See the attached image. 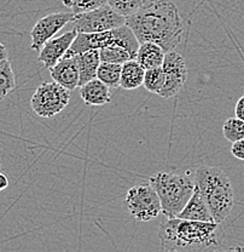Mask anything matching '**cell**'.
<instances>
[{
    "label": "cell",
    "instance_id": "6da1fadb",
    "mask_svg": "<svg viewBox=\"0 0 244 252\" xmlns=\"http://www.w3.org/2000/svg\"><path fill=\"white\" fill-rule=\"evenodd\" d=\"M139 44L151 41L173 51L183 40V20L179 10L169 0H145L136 14L126 17Z\"/></svg>",
    "mask_w": 244,
    "mask_h": 252
},
{
    "label": "cell",
    "instance_id": "7a4b0ae2",
    "mask_svg": "<svg viewBox=\"0 0 244 252\" xmlns=\"http://www.w3.org/2000/svg\"><path fill=\"white\" fill-rule=\"evenodd\" d=\"M159 236L162 251H217L222 248L225 232L221 223L173 217L160 225Z\"/></svg>",
    "mask_w": 244,
    "mask_h": 252
},
{
    "label": "cell",
    "instance_id": "3957f363",
    "mask_svg": "<svg viewBox=\"0 0 244 252\" xmlns=\"http://www.w3.org/2000/svg\"><path fill=\"white\" fill-rule=\"evenodd\" d=\"M195 182L208 205L214 222H224L235 206V191L226 172L217 166L202 165L196 170Z\"/></svg>",
    "mask_w": 244,
    "mask_h": 252
},
{
    "label": "cell",
    "instance_id": "277c9868",
    "mask_svg": "<svg viewBox=\"0 0 244 252\" xmlns=\"http://www.w3.org/2000/svg\"><path fill=\"white\" fill-rule=\"evenodd\" d=\"M149 181L159 195L162 214L167 219L178 217L192 195L196 186L195 177L189 171L185 173L157 172Z\"/></svg>",
    "mask_w": 244,
    "mask_h": 252
},
{
    "label": "cell",
    "instance_id": "5b68a950",
    "mask_svg": "<svg viewBox=\"0 0 244 252\" xmlns=\"http://www.w3.org/2000/svg\"><path fill=\"white\" fill-rule=\"evenodd\" d=\"M120 45L130 51L133 59L137 57L139 41L127 25L99 33H78L64 57L77 56L90 50H101L106 46Z\"/></svg>",
    "mask_w": 244,
    "mask_h": 252
},
{
    "label": "cell",
    "instance_id": "8992f818",
    "mask_svg": "<svg viewBox=\"0 0 244 252\" xmlns=\"http://www.w3.org/2000/svg\"><path fill=\"white\" fill-rule=\"evenodd\" d=\"M70 93L56 81L43 83L36 88L30 99L31 109L41 118H52L69 104Z\"/></svg>",
    "mask_w": 244,
    "mask_h": 252
},
{
    "label": "cell",
    "instance_id": "52a82bcc",
    "mask_svg": "<svg viewBox=\"0 0 244 252\" xmlns=\"http://www.w3.org/2000/svg\"><path fill=\"white\" fill-rule=\"evenodd\" d=\"M126 205L138 222H149L162 212L161 201L151 185L135 186L126 194Z\"/></svg>",
    "mask_w": 244,
    "mask_h": 252
},
{
    "label": "cell",
    "instance_id": "ba28073f",
    "mask_svg": "<svg viewBox=\"0 0 244 252\" xmlns=\"http://www.w3.org/2000/svg\"><path fill=\"white\" fill-rule=\"evenodd\" d=\"M73 28L78 33H99L114 30L120 26L126 25V17H123L106 4L91 11L75 14Z\"/></svg>",
    "mask_w": 244,
    "mask_h": 252
},
{
    "label": "cell",
    "instance_id": "9c48e42d",
    "mask_svg": "<svg viewBox=\"0 0 244 252\" xmlns=\"http://www.w3.org/2000/svg\"><path fill=\"white\" fill-rule=\"evenodd\" d=\"M162 69L164 74L163 88L160 91L159 96L163 98H172L175 94L180 93V90L185 85L188 78V68L184 57L178 52L168 51L164 55Z\"/></svg>",
    "mask_w": 244,
    "mask_h": 252
},
{
    "label": "cell",
    "instance_id": "30bf717a",
    "mask_svg": "<svg viewBox=\"0 0 244 252\" xmlns=\"http://www.w3.org/2000/svg\"><path fill=\"white\" fill-rule=\"evenodd\" d=\"M74 17V12H54L40 18L30 32L31 49L40 51L44 44L58 33L65 25L72 22Z\"/></svg>",
    "mask_w": 244,
    "mask_h": 252
},
{
    "label": "cell",
    "instance_id": "8fae6325",
    "mask_svg": "<svg viewBox=\"0 0 244 252\" xmlns=\"http://www.w3.org/2000/svg\"><path fill=\"white\" fill-rule=\"evenodd\" d=\"M78 31L77 30H70L65 32L64 34L59 36H52L51 39L46 41L44 44L43 47L39 51V57L38 61L41 62L45 68H51L56 64L59 60H62L64 57V55L67 54L68 49L73 44L74 39L77 38Z\"/></svg>",
    "mask_w": 244,
    "mask_h": 252
},
{
    "label": "cell",
    "instance_id": "7c38bea8",
    "mask_svg": "<svg viewBox=\"0 0 244 252\" xmlns=\"http://www.w3.org/2000/svg\"><path fill=\"white\" fill-rule=\"evenodd\" d=\"M50 74L54 81L68 90L79 88V67L77 57H63L54 67L50 68Z\"/></svg>",
    "mask_w": 244,
    "mask_h": 252
},
{
    "label": "cell",
    "instance_id": "4fadbf2b",
    "mask_svg": "<svg viewBox=\"0 0 244 252\" xmlns=\"http://www.w3.org/2000/svg\"><path fill=\"white\" fill-rule=\"evenodd\" d=\"M178 217L184 220H201V222H214L213 216H212L211 211H209L208 205H207L197 186H195L192 195L189 199L188 204L179 212Z\"/></svg>",
    "mask_w": 244,
    "mask_h": 252
},
{
    "label": "cell",
    "instance_id": "5bb4252c",
    "mask_svg": "<svg viewBox=\"0 0 244 252\" xmlns=\"http://www.w3.org/2000/svg\"><path fill=\"white\" fill-rule=\"evenodd\" d=\"M81 98L88 106H106L111 102L110 88L98 78L92 79L91 81L81 86Z\"/></svg>",
    "mask_w": 244,
    "mask_h": 252
},
{
    "label": "cell",
    "instance_id": "9a60e30c",
    "mask_svg": "<svg viewBox=\"0 0 244 252\" xmlns=\"http://www.w3.org/2000/svg\"><path fill=\"white\" fill-rule=\"evenodd\" d=\"M77 61L79 67V88L97 78V70L101 64L99 50H90L77 55Z\"/></svg>",
    "mask_w": 244,
    "mask_h": 252
},
{
    "label": "cell",
    "instance_id": "2e32d148",
    "mask_svg": "<svg viewBox=\"0 0 244 252\" xmlns=\"http://www.w3.org/2000/svg\"><path fill=\"white\" fill-rule=\"evenodd\" d=\"M164 55L166 52L161 46L151 43V41H145L139 45L136 60L146 70L150 68L161 67L164 60Z\"/></svg>",
    "mask_w": 244,
    "mask_h": 252
},
{
    "label": "cell",
    "instance_id": "e0dca14e",
    "mask_svg": "<svg viewBox=\"0 0 244 252\" xmlns=\"http://www.w3.org/2000/svg\"><path fill=\"white\" fill-rule=\"evenodd\" d=\"M145 69L139 64L137 60H130L122 64L120 88L123 90H136L143 85Z\"/></svg>",
    "mask_w": 244,
    "mask_h": 252
},
{
    "label": "cell",
    "instance_id": "ac0fdd59",
    "mask_svg": "<svg viewBox=\"0 0 244 252\" xmlns=\"http://www.w3.org/2000/svg\"><path fill=\"white\" fill-rule=\"evenodd\" d=\"M122 64L116 63L101 62L98 70H97V78L103 81L110 89L120 88V80H121Z\"/></svg>",
    "mask_w": 244,
    "mask_h": 252
},
{
    "label": "cell",
    "instance_id": "d6986e66",
    "mask_svg": "<svg viewBox=\"0 0 244 252\" xmlns=\"http://www.w3.org/2000/svg\"><path fill=\"white\" fill-rule=\"evenodd\" d=\"M16 89V77L9 59L0 62V99H4Z\"/></svg>",
    "mask_w": 244,
    "mask_h": 252
},
{
    "label": "cell",
    "instance_id": "ffe728a7",
    "mask_svg": "<svg viewBox=\"0 0 244 252\" xmlns=\"http://www.w3.org/2000/svg\"><path fill=\"white\" fill-rule=\"evenodd\" d=\"M99 57L101 62L116 63V64H123L130 60H135L128 50L120 45H110L99 50Z\"/></svg>",
    "mask_w": 244,
    "mask_h": 252
},
{
    "label": "cell",
    "instance_id": "44dd1931",
    "mask_svg": "<svg viewBox=\"0 0 244 252\" xmlns=\"http://www.w3.org/2000/svg\"><path fill=\"white\" fill-rule=\"evenodd\" d=\"M164 84V74L163 69L161 67L150 68V69L145 70V75H144L143 85L149 93H153L159 94L161 89L163 88Z\"/></svg>",
    "mask_w": 244,
    "mask_h": 252
},
{
    "label": "cell",
    "instance_id": "7402d4cb",
    "mask_svg": "<svg viewBox=\"0 0 244 252\" xmlns=\"http://www.w3.org/2000/svg\"><path fill=\"white\" fill-rule=\"evenodd\" d=\"M222 132L225 138L231 143L244 138V120L236 118H229L222 125Z\"/></svg>",
    "mask_w": 244,
    "mask_h": 252
},
{
    "label": "cell",
    "instance_id": "603a6c76",
    "mask_svg": "<svg viewBox=\"0 0 244 252\" xmlns=\"http://www.w3.org/2000/svg\"><path fill=\"white\" fill-rule=\"evenodd\" d=\"M145 0H108V5L123 17L136 14Z\"/></svg>",
    "mask_w": 244,
    "mask_h": 252
},
{
    "label": "cell",
    "instance_id": "cb8c5ba5",
    "mask_svg": "<svg viewBox=\"0 0 244 252\" xmlns=\"http://www.w3.org/2000/svg\"><path fill=\"white\" fill-rule=\"evenodd\" d=\"M62 1L65 6L72 9L74 14L91 11L108 4V0H62Z\"/></svg>",
    "mask_w": 244,
    "mask_h": 252
},
{
    "label": "cell",
    "instance_id": "d4e9b609",
    "mask_svg": "<svg viewBox=\"0 0 244 252\" xmlns=\"http://www.w3.org/2000/svg\"><path fill=\"white\" fill-rule=\"evenodd\" d=\"M231 153L235 158L244 161V138L233 142L232 146H231Z\"/></svg>",
    "mask_w": 244,
    "mask_h": 252
},
{
    "label": "cell",
    "instance_id": "484cf974",
    "mask_svg": "<svg viewBox=\"0 0 244 252\" xmlns=\"http://www.w3.org/2000/svg\"><path fill=\"white\" fill-rule=\"evenodd\" d=\"M235 114L238 119L244 120V94L237 101L235 107Z\"/></svg>",
    "mask_w": 244,
    "mask_h": 252
},
{
    "label": "cell",
    "instance_id": "4316f807",
    "mask_svg": "<svg viewBox=\"0 0 244 252\" xmlns=\"http://www.w3.org/2000/svg\"><path fill=\"white\" fill-rule=\"evenodd\" d=\"M7 187H9V178L4 172L0 171V191L5 190Z\"/></svg>",
    "mask_w": 244,
    "mask_h": 252
},
{
    "label": "cell",
    "instance_id": "83f0119b",
    "mask_svg": "<svg viewBox=\"0 0 244 252\" xmlns=\"http://www.w3.org/2000/svg\"><path fill=\"white\" fill-rule=\"evenodd\" d=\"M7 59H9V54H7L6 46H5L2 43H0V62Z\"/></svg>",
    "mask_w": 244,
    "mask_h": 252
},
{
    "label": "cell",
    "instance_id": "f1b7e54d",
    "mask_svg": "<svg viewBox=\"0 0 244 252\" xmlns=\"http://www.w3.org/2000/svg\"><path fill=\"white\" fill-rule=\"evenodd\" d=\"M0 167H1V159H0Z\"/></svg>",
    "mask_w": 244,
    "mask_h": 252
}]
</instances>
